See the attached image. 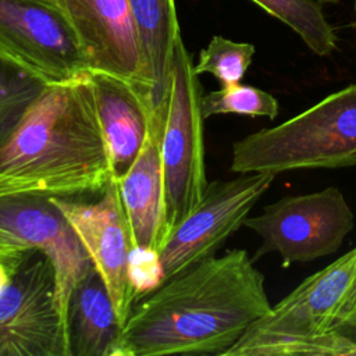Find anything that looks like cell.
I'll use <instances>...</instances> for the list:
<instances>
[{"label":"cell","instance_id":"obj_1","mask_svg":"<svg viewBox=\"0 0 356 356\" xmlns=\"http://www.w3.org/2000/svg\"><path fill=\"white\" fill-rule=\"evenodd\" d=\"M270 307L254 259L229 249L138 299L114 356H222Z\"/></svg>","mask_w":356,"mask_h":356},{"label":"cell","instance_id":"obj_25","mask_svg":"<svg viewBox=\"0 0 356 356\" xmlns=\"http://www.w3.org/2000/svg\"><path fill=\"white\" fill-rule=\"evenodd\" d=\"M320 1H325V3H338L339 0H320Z\"/></svg>","mask_w":356,"mask_h":356},{"label":"cell","instance_id":"obj_12","mask_svg":"<svg viewBox=\"0 0 356 356\" xmlns=\"http://www.w3.org/2000/svg\"><path fill=\"white\" fill-rule=\"evenodd\" d=\"M54 1L74 26L89 71L127 78L149 90L128 0Z\"/></svg>","mask_w":356,"mask_h":356},{"label":"cell","instance_id":"obj_14","mask_svg":"<svg viewBox=\"0 0 356 356\" xmlns=\"http://www.w3.org/2000/svg\"><path fill=\"white\" fill-rule=\"evenodd\" d=\"M115 181L134 246L152 248L160 252L168 228L157 107L143 147L131 167Z\"/></svg>","mask_w":356,"mask_h":356},{"label":"cell","instance_id":"obj_20","mask_svg":"<svg viewBox=\"0 0 356 356\" xmlns=\"http://www.w3.org/2000/svg\"><path fill=\"white\" fill-rule=\"evenodd\" d=\"M42 88L40 81L0 61V146Z\"/></svg>","mask_w":356,"mask_h":356},{"label":"cell","instance_id":"obj_9","mask_svg":"<svg viewBox=\"0 0 356 356\" xmlns=\"http://www.w3.org/2000/svg\"><path fill=\"white\" fill-rule=\"evenodd\" d=\"M0 356H68L54 270L39 250L0 293Z\"/></svg>","mask_w":356,"mask_h":356},{"label":"cell","instance_id":"obj_11","mask_svg":"<svg viewBox=\"0 0 356 356\" xmlns=\"http://www.w3.org/2000/svg\"><path fill=\"white\" fill-rule=\"evenodd\" d=\"M0 227L51 263L67 342V314L75 285L92 267L90 259L63 213L47 197L0 199ZM70 356V353H68Z\"/></svg>","mask_w":356,"mask_h":356},{"label":"cell","instance_id":"obj_13","mask_svg":"<svg viewBox=\"0 0 356 356\" xmlns=\"http://www.w3.org/2000/svg\"><path fill=\"white\" fill-rule=\"evenodd\" d=\"M88 79L114 178H118L143 147L154 121L156 107L150 92L134 81L100 71H88Z\"/></svg>","mask_w":356,"mask_h":356},{"label":"cell","instance_id":"obj_10","mask_svg":"<svg viewBox=\"0 0 356 356\" xmlns=\"http://www.w3.org/2000/svg\"><path fill=\"white\" fill-rule=\"evenodd\" d=\"M49 200L63 213L79 238L124 327L136 303L128 278V260L134 243L115 178L107 184L96 202L65 197Z\"/></svg>","mask_w":356,"mask_h":356},{"label":"cell","instance_id":"obj_16","mask_svg":"<svg viewBox=\"0 0 356 356\" xmlns=\"http://www.w3.org/2000/svg\"><path fill=\"white\" fill-rule=\"evenodd\" d=\"M143 74L154 107L168 90L175 43L181 36L174 0H128Z\"/></svg>","mask_w":356,"mask_h":356},{"label":"cell","instance_id":"obj_4","mask_svg":"<svg viewBox=\"0 0 356 356\" xmlns=\"http://www.w3.org/2000/svg\"><path fill=\"white\" fill-rule=\"evenodd\" d=\"M356 293V248L307 277L224 352L222 356H298L331 331Z\"/></svg>","mask_w":356,"mask_h":356},{"label":"cell","instance_id":"obj_21","mask_svg":"<svg viewBox=\"0 0 356 356\" xmlns=\"http://www.w3.org/2000/svg\"><path fill=\"white\" fill-rule=\"evenodd\" d=\"M128 278L136 300L160 288L165 281L160 252L134 246L128 260Z\"/></svg>","mask_w":356,"mask_h":356},{"label":"cell","instance_id":"obj_6","mask_svg":"<svg viewBox=\"0 0 356 356\" xmlns=\"http://www.w3.org/2000/svg\"><path fill=\"white\" fill-rule=\"evenodd\" d=\"M0 61L43 85L89 71L76 32L54 0H0Z\"/></svg>","mask_w":356,"mask_h":356},{"label":"cell","instance_id":"obj_22","mask_svg":"<svg viewBox=\"0 0 356 356\" xmlns=\"http://www.w3.org/2000/svg\"><path fill=\"white\" fill-rule=\"evenodd\" d=\"M35 250L24 245L0 246V293L11 284L24 260Z\"/></svg>","mask_w":356,"mask_h":356},{"label":"cell","instance_id":"obj_8","mask_svg":"<svg viewBox=\"0 0 356 356\" xmlns=\"http://www.w3.org/2000/svg\"><path fill=\"white\" fill-rule=\"evenodd\" d=\"M274 178V174L253 172L209 182L202 200L170 231L160 249L165 281L214 256L243 225Z\"/></svg>","mask_w":356,"mask_h":356},{"label":"cell","instance_id":"obj_7","mask_svg":"<svg viewBox=\"0 0 356 356\" xmlns=\"http://www.w3.org/2000/svg\"><path fill=\"white\" fill-rule=\"evenodd\" d=\"M245 227L261 238L253 259L278 253L282 266L307 263L335 253L355 227V214L343 193L330 186L317 192L284 196L246 217Z\"/></svg>","mask_w":356,"mask_h":356},{"label":"cell","instance_id":"obj_3","mask_svg":"<svg viewBox=\"0 0 356 356\" xmlns=\"http://www.w3.org/2000/svg\"><path fill=\"white\" fill-rule=\"evenodd\" d=\"M356 165V83L275 127L234 142L229 170L280 174Z\"/></svg>","mask_w":356,"mask_h":356},{"label":"cell","instance_id":"obj_26","mask_svg":"<svg viewBox=\"0 0 356 356\" xmlns=\"http://www.w3.org/2000/svg\"><path fill=\"white\" fill-rule=\"evenodd\" d=\"M355 11H356V0H355Z\"/></svg>","mask_w":356,"mask_h":356},{"label":"cell","instance_id":"obj_15","mask_svg":"<svg viewBox=\"0 0 356 356\" xmlns=\"http://www.w3.org/2000/svg\"><path fill=\"white\" fill-rule=\"evenodd\" d=\"M121 328L107 288L92 266L75 285L68 303L70 356H114Z\"/></svg>","mask_w":356,"mask_h":356},{"label":"cell","instance_id":"obj_17","mask_svg":"<svg viewBox=\"0 0 356 356\" xmlns=\"http://www.w3.org/2000/svg\"><path fill=\"white\" fill-rule=\"evenodd\" d=\"M271 17L293 29L317 56H330L337 49V33L317 0H252Z\"/></svg>","mask_w":356,"mask_h":356},{"label":"cell","instance_id":"obj_18","mask_svg":"<svg viewBox=\"0 0 356 356\" xmlns=\"http://www.w3.org/2000/svg\"><path fill=\"white\" fill-rule=\"evenodd\" d=\"M202 113L204 120L220 114H238L252 118L267 117L268 120H275L280 113V104L268 92L238 82L203 95Z\"/></svg>","mask_w":356,"mask_h":356},{"label":"cell","instance_id":"obj_23","mask_svg":"<svg viewBox=\"0 0 356 356\" xmlns=\"http://www.w3.org/2000/svg\"><path fill=\"white\" fill-rule=\"evenodd\" d=\"M331 331H338L356 338V293L334 321ZM330 331V332H331Z\"/></svg>","mask_w":356,"mask_h":356},{"label":"cell","instance_id":"obj_2","mask_svg":"<svg viewBox=\"0 0 356 356\" xmlns=\"http://www.w3.org/2000/svg\"><path fill=\"white\" fill-rule=\"evenodd\" d=\"M113 178L88 72L43 85L0 146V199H78Z\"/></svg>","mask_w":356,"mask_h":356},{"label":"cell","instance_id":"obj_19","mask_svg":"<svg viewBox=\"0 0 356 356\" xmlns=\"http://www.w3.org/2000/svg\"><path fill=\"white\" fill-rule=\"evenodd\" d=\"M254 51L256 49L252 43L234 42L216 35L209 44L200 50L193 71L197 75H213L221 86L238 83L252 64Z\"/></svg>","mask_w":356,"mask_h":356},{"label":"cell","instance_id":"obj_5","mask_svg":"<svg viewBox=\"0 0 356 356\" xmlns=\"http://www.w3.org/2000/svg\"><path fill=\"white\" fill-rule=\"evenodd\" d=\"M193 65L179 36L175 43L168 90L157 107L168 234L197 206L209 184L204 161L203 89Z\"/></svg>","mask_w":356,"mask_h":356},{"label":"cell","instance_id":"obj_24","mask_svg":"<svg viewBox=\"0 0 356 356\" xmlns=\"http://www.w3.org/2000/svg\"><path fill=\"white\" fill-rule=\"evenodd\" d=\"M14 245H26L19 238L14 236L11 232L0 227V246H14ZM28 246V245H26Z\"/></svg>","mask_w":356,"mask_h":356}]
</instances>
